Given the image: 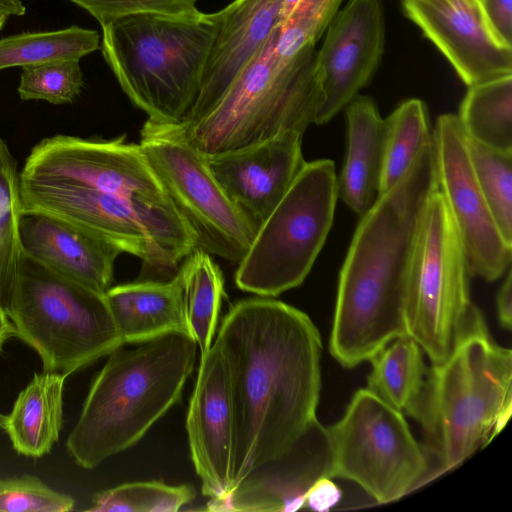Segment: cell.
I'll list each match as a JSON object with an SVG mask.
<instances>
[{
    "label": "cell",
    "mask_w": 512,
    "mask_h": 512,
    "mask_svg": "<svg viewBox=\"0 0 512 512\" xmlns=\"http://www.w3.org/2000/svg\"><path fill=\"white\" fill-rule=\"evenodd\" d=\"M213 343L226 361L233 404L232 490L317 420L322 342L306 313L258 296L231 307Z\"/></svg>",
    "instance_id": "1"
},
{
    "label": "cell",
    "mask_w": 512,
    "mask_h": 512,
    "mask_svg": "<svg viewBox=\"0 0 512 512\" xmlns=\"http://www.w3.org/2000/svg\"><path fill=\"white\" fill-rule=\"evenodd\" d=\"M438 188L434 139L408 172L361 215L342 265L330 352L344 367L370 360L408 336L405 303L412 254L431 194Z\"/></svg>",
    "instance_id": "2"
},
{
    "label": "cell",
    "mask_w": 512,
    "mask_h": 512,
    "mask_svg": "<svg viewBox=\"0 0 512 512\" xmlns=\"http://www.w3.org/2000/svg\"><path fill=\"white\" fill-rule=\"evenodd\" d=\"M197 350L193 338L181 332L113 350L67 438L74 461L93 469L139 442L180 401Z\"/></svg>",
    "instance_id": "3"
},
{
    "label": "cell",
    "mask_w": 512,
    "mask_h": 512,
    "mask_svg": "<svg viewBox=\"0 0 512 512\" xmlns=\"http://www.w3.org/2000/svg\"><path fill=\"white\" fill-rule=\"evenodd\" d=\"M408 414L423 428L432 465L427 482L489 443L497 415L512 399V352L492 338L472 304L448 356L432 364Z\"/></svg>",
    "instance_id": "4"
},
{
    "label": "cell",
    "mask_w": 512,
    "mask_h": 512,
    "mask_svg": "<svg viewBox=\"0 0 512 512\" xmlns=\"http://www.w3.org/2000/svg\"><path fill=\"white\" fill-rule=\"evenodd\" d=\"M101 28L103 57L130 101L151 121L183 122L200 92L216 12L133 14Z\"/></svg>",
    "instance_id": "5"
},
{
    "label": "cell",
    "mask_w": 512,
    "mask_h": 512,
    "mask_svg": "<svg viewBox=\"0 0 512 512\" xmlns=\"http://www.w3.org/2000/svg\"><path fill=\"white\" fill-rule=\"evenodd\" d=\"M277 28L207 114L180 123L203 154L236 149L282 131L304 134L314 124L322 102L317 50L308 46L293 57L282 54L276 47Z\"/></svg>",
    "instance_id": "6"
},
{
    "label": "cell",
    "mask_w": 512,
    "mask_h": 512,
    "mask_svg": "<svg viewBox=\"0 0 512 512\" xmlns=\"http://www.w3.org/2000/svg\"><path fill=\"white\" fill-rule=\"evenodd\" d=\"M4 309L44 371L70 375L123 345L104 295L23 251Z\"/></svg>",
    "instance_id": "7"
},
{
    "label": "cell",
    "mask_w": 512,
    "mask_h": 512,
    "mask_svg": "<svg viewBox=\"0 0 512 512\" xmlns=\"http://www.w3.org/2000/svg\"><path fill=\"white\" fill-rule=\"evenodd\" d=\"M22 213L76 225L173 277L197 247L195 233L172 202L148 203L100 191L20 181Z\"/></svg>",
    "instance_id": "8"
},
{
    "label": "cell",
    "mask_w": 512,
    "mask_h": 512,
    "mask_svg": "<svg viewBox=\"0 0 512 512\" xmlns=\"http://www.w3.org/2000/svg\"><path fill=\"white\" fill-rule=\"evenodd\" d=\"M337 198L333 161L306 162L237 265V287L276 297L301 285L331 229Z\"/></svg>",
    "instance_id": "9"
},
{
    "label": "cell",
    "mask_w": 512,
    "mask_h": 512,
    "mask_svg": "<svg viewBox=\"0 0 512 512\" xmlns=\"http://www.w3.org/2000/svg\"><path fill=\"white\" fill-rule=\"evenodd\" d=\"M332 477L361 486L380 504L427 482L430 462L401 411L368 388L353 395L343 417L326 427Z\"/></svg>",
    "instance_id": "10"
},
{
    "label": "cell",
    "mask_w": 512,
    "mask_h": 512,
    "mask_svg": "<svg viewBox=\"0 0 512 512\" xmlns=\"http://www.w3.org/2000/svg\"><path fill=\"white\" fill-rule=\"evenodd\" d=\"M464 251L437 188L429 197L410 263L405 303L407 334L432 364L450 353L472 306Z\"/></svg>",
    "instance_id": "11"
},
{
    "label": "cell",
    "mask_w": 512,
    "mask_h": 512,
    "mask_svg": "<svg viewBox=\"0 0 512 512\" xmlns=\"http://www.w3.org/2000/svg\"><path fill=\"white\" fill-rule=\"evenodd\" d=\"M165 194L195 233L200 248L238 265L255 228L213 175L206 155L179 124L147 119L139 143Z\"/></svg>",
    "instance_id": "12"
},
{
    "label": "cell",
    "mask_w": 512,
    "mask_h": 512,
    "mask_svg": "<svg viewBox=\"0 0 512 512\" xmlns=\"http://www.w3.org/2000/svg\"><path fill=\"white\" fill-rule=\"evenodd\" d=\"M19 179L90 189L148 203L170 200L140 145L128 143L125 135L110 140L68 135L45 138L30 151Z\"/></svg>",
    "instance_id": "13"
},
{
    "label": "cell",
    "mask_w": 512,
    "mask_h": 512,
    "mask_svg": "<svg viewBox=\"0 0 512 512\" xmlns=\"http://www.w3.org/2000/svg\"><path fill=\"white\" fill-rule=\"evenodd\" d=\"M433 139L438 189L457 230L469 273L495 281L510 268L512 245L504 239L481 192L457 115H440Z\"/></svg>",
    "instance_id": "14"
},
{
    "label": "cell",
    "mask_w": 512,
    "mask_h": 512,
    "mask_svg": "<svg viewBox=\"0 0 512 512\" xmlns=\"http://www.w3.org/2000/svg\"><path fill=\"white\" fill-rule=\"evenodd\" d=\"M316 51L322 102L314 124L323 125L366 87L384 53L386 25L380 0H348L324 32Z\"/></svg>",
    "instance_id": "15"
},
{
    "label": "cell",
    "mask_w": 512,
    "mask_h": 512,
    "mask_svg": "<svg viewBox=\"0 0 512 512\" xmlns=\"http://www.w3.org/2000/svg\"><path fill=\"white\" fill-rule=\"evenodd\" d=\"M185 426L202 494L222 500L233 483L235 427L228 369L215 343L200 357Z\"/></svg>",
    "instance_id": "16"
},
{
    "label": "cell",
    "mask_w": 512,
    "mask_h": 512,
    "mask_svg": "<svg viewBox=\"0 0 512 512\" xmlns=\"http://www.w3.org/2000/svg\"><path fill=\"white\" fill-rule=\"evenodd\" d=\"M402 8L467 86L512 74V47L494 35L478 0H402Z\"/></svg>",
    "instance_id": "17"
},
{
    "label": "cell",
    "mask_w": 512,
    "mask_h": 512,
    "mask_svg": "<svg viewBox=\"0 0 512 512\" xmlns=\"http://www.w3.org/2000/svg\"><path fill=\"white\" fill-rule=\"evenodd\" d=\"M303 134L282 131L265 140L206 155L228 197L256 232L305 165Z\"/></svg>",
    "instance_id": "18"
},
{
    "label": "cell",
    "mask_w": 512,
    "mask_h": 512,
    "mask_svg": "<svg viewBox=\"0 0 512 512\" xmlns=\"http://www.w3.org/2000/svg\"><path fill=\"white\" fill-rule=\"evenodd\" d=\"M332 477V452L327 428L316 420L280 455L252 468L210 511L292 512L305 507L311 486Z\"/></svg>",
    "instance_id": "19"
},
{
    "label": "cell",
    "mask_w": 512,
    "mask_h": 512,
    "mask_svg": "<svg viewBox=\"0 0 512 512\" xmlns=\"http://www.w3.org/2000/svg\"><path fill=\"white\" fill-rule=\"evenodd\" d=\"M284 0H234L216 12L218 29L199 95L181 123L207 114L278 27Z\"/></svg>",
    "instance_id": "20"
},
{
    "label": "cell",
    "mask_w": 512,
    "mask_h": 512,
    "mask_svg": "<svg viewBox=\"0 0 512 512\" xmlns=\"http://www.w3.org/2000/svg\"><path fill=\"white\" fill-rule=\"evenodd\" d=\"M22 251L59 275L104 295L112 286L121 250L67 221L41 213H23Z\"/></svg>",
    "instance_id": "21"
},
{
    "label": "cell",
    "mask_w": 512,
    "mask_h": 512,
    "mask_svg": "<svg viewBox=\"0 0 512 512\" xmlns=\"http://www.w3.org/2000/svg\"><path fill=\"white\" fill-rule=\"evenodd\" d=\"M104 298L123 344L174 332L189 335L178 271L168 280L141 279L111 286Z\"/></svg>",
    "instance_id": "22"
},
{
    "label": "cell",
    "mask_w": 512,
    "mask_h": 512,
    "mask_svg": "<svg viewBox=\"0 0 512 512\" xmlns=\"http://www.w3.org/2000/svg\"><path fill=\"white\" fill-rule=\"evenodd\" d=\"M345 109L347 151L337 178L338 197L362 215L379 196L386 124L369 96L357 95Z\"/></svg>",
    "instance_id": "23"
},
{
    "label": "cell",
    "mask_w": 512,
    "mask_h": 512,
    "mask_svg": "<svg viewBox=\"0 0 512 512\" xmlns=\"http://www.w3.org/2000/svg\"><path fill=\"white\" fill-rule=\"evenodd\" d=\"M67 376L51 371L36 373L18 395L11 412L0 414V427L19 454L42 457L58 441Z\"/></svg>",
    "instance_id": "24"
},
{
    "label": "cell",
    "mask_w": 512,
    "mask_h": 512,
    "mask_svg": "<svg viewBox=\"0 0 512 512\" xmlns=\"http://www.w3.org/2000/svg\"><path fill=\"white\" fill-rule=\"evenodd\" d=\"M183 309L189 335L198 346L200 357L213 344L224 295V278L211 254L200 247L180 264Z\"/></svg>",
    "instance_id": "25"
},
{
    "label": "cell",
    "mask_w": 512,
    "mask_h": 512,
    "mask_svg": "<svg viewBox=\"0 0 512 512\" xmlns=\"http://www.w3.org/2000/svg\"><path fill=\"white\" fill-rule=\"evenodd\" d=\"M457 117L468 138L512 153V74L468 86Z\"/></svg>",
    "instance_id": "26"
},
{
    "label": "cell",
    "mask_w": 512,
    "mask_h": 512,
    "mask_svg": "<svg viewBox=\"0 0 512 512\" xmlns=\"http://www.w3.org/2000/svg\"><path fill=\"white\" fill-rule=\"evenodd\" d=\"M369 361L372 369L367 388L395 409L408 413L421 394L427 372L420 346L410 336L398 337Z\"/></svg>",
    "instance_id": "27"
},
{
    "label": "cell",
    "mask_w": 512,
    "mask_h": 512,
    "mask_svg": "<svg viewBox=\"0 0 512 512\" xmlns=\"http://www.w3.org/2000/svg\"><path fill=\"white\" fill-rule=\"evenodd\" d=\"M99 48V33L77 25L54 31L19 33L0 40V70L80 60Z\"/></svg>",
    "instance_id": "28"
},
{
    "label": "cell",
    "mask_w": 512,
    "mask_h": 512,
    "mask_svg": "<svg viewBox=\"0 0 512 512\" xmlns=\"http://www.w3.org/2000/svg\"><path fill=\"white\" fill-rule=\"evenodd\" d=\"M384 160L379 195L397 184L422 149L433 141L426 104L417 98L402 102L386 119Z\"/></svg>",
    "instance_id": "29"
},
{
    "label": "cell",
    "mask_w": 512,
    "mask_h": 512,
    "mask_svg": "<svg viewBox=\"0 0 512 512\" xmlns=\"http://www.w3.org/2000/svg\"><path fill=\"white\" fill-rule=\"evenodd\" d=\"M22 214L17 163L0 138V306L3 308L22 255L19 236Z\"/></svg>",
    "instance_id": "30"
},
{
    "label": "cell",
    "mask_w": 512,
    "mask_h": 512,
    "mask_svg": "<svg viewBox=\"0 0 512 512\" xmlns=\"http://www.w3.org/2000/svg\"><path fill=\"white\" fill-rule=\"evenodd\" d=\"M465 137L481 192L504 239L512 245V153L491 149Z\"/></svg>",
    "instance_id": "31"
},
{
    "label": "cell",
    "mask_w": 512,
    "mask_h": 512,
    "mask_svg": "<svg viewBox=\"0 0 512 512\" xmlns=\"http://www.w3.org/2000/svg\"><path fill=\"white\" fill-rule=\"evenodd\" d=\"M196 496L190 484L168 485L160 481H140L118 485L96 493L94 512H176Z\"/></svg>",
    "instance_id": "32"
},
{
    "label": "cell",
    "mask_w": 512,
    "mask_h": 512,
    "mask_svg": "<svg viewBox=\"0 0 512 512\" xmlns=\"http://www.w3.org/2000/svg\"><path fill=\"white\" fill-rule=\"evenodd\" d=\"M83 85L80 60L51 61L22 67L18 94L22 100L66 104L75 100Z\"/></svg>",
    "instance_id": "33"
},
{
    "label": "cell",
    "mask_w": 512,
    "mask_h": 512,
    "mask_svg": "<svg viewBox=\"0 0 512 512\" xmlns=\"http://www.w3.org/2000/svg\"><path fill=\"white\" fill-rule=\"evenodd\" d=\"M344 0H301L293 13L278 25L277 49L294 56L308 46H315Z\"/></svg>",
    "instance_id": "34"
},
{
    "label": "cell",
    "mask_w": 512,
    "mask_h": 512,
    "mask_svg": "<svg viewBox=\"0 0 512 512\" xmlns=\"http://www.w3.org/2000/svg\"><path fill=\"white\" fill-rule=\"evenodd\" d=\"M74 505L71 496L53 490L35 476L0 478V511L67 512Z\"/></svg>",
    "instance_id": "35"
},
{
    "label": "cell",
    "mask_w": 512,
    "mask_h": 512,
    "mask_svg": "<svg viewBox=\"0 0 512 512\" xmlns=\"http://www.w3.org/2000/svg\"><path fill=\"white\" fill-rule=\"evenodd\" d=\"M102 26L114 19L141 13L187 15L197 11L199 0H70Z\"/></svg>",
    "instance_id": "36"
},
{
    "label": "cell",
    "mask_w": 512,
    "mask_h": 512,
    "mask_svg": "<svg viewBox=\"0 0 512 512\" xmlns=\"http://www.w3.org/2000/svg\"><path fill=\"white\" fill-rule=\"evenodd\" d=\"M494 35L512 47V0H478Z\"/></svg>",
    "instance_id": "37"
},
{
    "label": "cell",
    "mask_w": 512,
    "mask_h": 512,
    "mask_svg": "<svg viewBox=\"0 0 512 512\" xmlns=\"http://www.w3.org/2000/svg\"><path fill=\"white\" fill-rule=\"evenodd\" d=\"M341 497L342 492L332 478L322 477L307 492L304 508L327 512L339 503Z\"/></svg>",
    "instance_id": "38"
},
{
    "label": "cell",
    "mask_w": 512,
    "mask_h": 512,
    "mask_svg": "<svg viewBox=\"0 0 512 512\" xmlns=\"http://www.w3.org/2000/svg\"><path fill=\"white\" fill-rule=\"evenodd\" d=\"M497 315L501 327L511 329L512 323V273L511 268L506 272V277L496 297Z\"/></svg>",
    "instance_id": "39"
},
{
    "label": "cell",
    "mask_w": 512,
    "mask_h": 512,
    "mask_svg": "<svg viewBox=\"0 0 512 512\" xmlns=\"http://www.w3.org/2000/svg\"><path fill=\"white\" fill-rule=\"evenodd\" d=\"M14 335H16L14 324L5 309L0 306V351L4 342Z\"/></svg>",
    "instance_id": "40"
},
{
    "label": "cell",
    "mask_w": 512,
    "mask_h": 512,
    "mask_svg": "<svg viewBox=\"0 0 512 512\" xmlns=\"http://www.w3.org/2000/svg\"><path fill=\"white\" fill-rule=\"evenodd\" d=\"M512 412V399L507 401L500 412L497 415L496 421L494 423L489 442L498 435L501 430L506 426L507 421L509 420Z\"/></svg>",
    "instance_id": "41"
},
{
    "label": "cell",
    "mask_w": 512,
    "mask_h": 512,
    "mask_svg": "<svg viewBox=\"0 0 512 512\" xmlns=\"http://www.w3.org/2000/svg\"><path fill=\"white\" fill-rule=\"evenodd\" d=\"M26 8L21 0H0V13L7 16H22Z\"/></svg>",
    "instance_id": "42"
},
{
    "label": "cell",
    "mask_w": 512,
    "mask_h": 512,
    "mask_svg": "<svg viewBox=\"0 0 512 512\" xmlns=\"http://www.w3.org/2000/svg\"><path fill=\"white\" fill-rule=\"evenodd\" d=\"M300 2H301V0H284L283 1L280 23L282 21H284L285 19H287L293 13V11L297 8V6L299 5Z\"/></svg>",
    "instance_id": "43"
},
{
    "label": "cell",
    "mask_w": 512,
    "mask_h": 512,
    "mask_svg": "<svg viewBox=\"0 0 512 512\" xmlns=\"http://www.w3.org/2000/svg\"><path fill=\"white\" fill-rule=\"evenodd\" d=\"M9 16L0 13V30L4 27Z\"/></svg>",
    "instance_id": "44"
}]
</instances>
